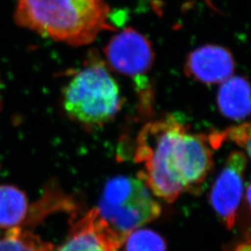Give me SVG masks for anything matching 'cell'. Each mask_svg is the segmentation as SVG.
Segmentation results:
<instances>
[{"mask_svg":"<svg viewBox=\"0 0 251 251\" xmlns=\"http://www.w3.org/2000/svg\"><path fill=\"white\" fill-rule=\"evenodd\" d=\"M0 106H1V101H0Z\"/></svg>","mask_w":251,"mask_h":251,"instance_id":"obj_17","label":"cell"},{"mask_svg":"<svg viewBox=\"0 0 251 251\" xmlns=\"http://www.w3.org/2000/svg\"><path fill=\"white\" fill-rule=\"evenodd\" d=\"M29 210L25 192L13 185H0V229L23 228Z\"/></svg>","mask_w":251,"mask_h":251,"instance_id":"obj_11","label":"cell"},{"mask_svg":"<svg viewBox=\"0 0 251 251\" xmlns=\"http://www.w3.org/2000/svg\"><path fill=\"white\" fill-rule=\"evenodd\" d=\"M217 102L225 117L240 121L251 116V85L242 76H231L223 82Z\"/></svg>","mask_w":251,"mask_h":251,"instance_id":"obj_10","label":"cell"},{"mask_svg":"<svg viewBox=\"0 0 251 251\" xmlns=\"http://www.w3.org/2000/svg\"><path fill=\"white\" fill-rule=\"evenodd\" d=\"M208 140L216 149L225 142H233L243 148L251 158V121L234 126L224 131H216L208 135Z\"/></svg>","mask_w":251,"mask_h":251,"instance_id":"obj_14","label":"cell"},{"mask_svg":"<svg viewBox=\"0 0 251 251\" xmlns=\"http://www.w3.org/2000/svg\"><path fill=\"white\" fill-rule=\"evenodd\" d=\"M104 0H18L14 18L19 26L71 46L92 43L107 29Z\"/></svg>","mask_w":251,"mask_h":251,"instance_id":"obj_1","label":"cell"},{"mask_svg":"<svg viewBox=\"0 0 251 251\" xmlns=\"http://www.w3.org/2000/svg\"><path fill=\"white\" fill-rule=\"evenodd\" d=\"M186 126L174 116L149 122L137 138L135 160L142 166L139 179L166 202H174L186 192L175 166V145Z\"/></svg>","mask_w":251,"mask_h":251,"instance_id":"obj_2","label":"cell"},{"mask_svg":"<svg viewBox=\"0 0 251 251\" xmlns=\"http://www.w3.org/2000/svg\"><path fill=\"white\" fill-rule=\"evenodd\" d=\"M246 203H247V207H248L250 216H251V181L246 191Z\"/></svg>","mask_w":251,"mask_h":251,"instance_id":"obj_16","label":"cell"},{"mask_svg":"<svg viewBox=\"0 0 251 251\" xmlns=\"http://www.w3.org/2000/svg\"><path fill=\"white\" fill-rule=\"evenodd\" d=\"M105 54L110 65L126 75L137 79L141 107L145 115L152 111V93L147 84L142 82L145 73L148 72L153 61L152 46L142 34L131 28L114 36L108 43Z\"/></svg>","mask_w":251,"mask_h":251,"instance_id":"obj_5","label":"cell"},{"mask_svg":"<svg viewBox=\"0 0 251 251\" xmlns=\"http://www.w3.org/2000/svg\"><path fill=\"white\" fill-rule=\"evenodd\" d=\"M125 251H167V243L159 233L150 229H137L126 237Z\"/></svg>","mask_w":251,"mask_h":251,"instance_id":"obj_13","label":"cell"},{"mask_svg":"<svg viewBox=\"0 0 251 251\" xmlns=\"http://www.w3.org/2000/svg\"><path fill=\"white\" fill-rule=\"evenodd\" d=\"M233 251H251V239H248L237 245Z\"/></svg>","mask_w":251,"mask_h":251,"instance_id":"obj_15","label":"cell"},{"mask_svg":"<svg viewBox=\"0 0 251 251\" xmlns=\"http://www.w3.org/2000/svg\"><path fill=\"white\" fill-rule=\"evenodd\" d=\"M100 221L122 247L126 237L161 214L160 204L139 178L109 179L95 208Z\"/></svg>","mask_w":251,"mask_h":251,"instance_id":"obj_4","label":"cell"},{"mask_svg":"<svg viewBox=\"0 0 251 251\" xmlns=\"http://www.w3.org/2000/svg\"><path fill=\"white\" fill-rule=\"evenodd\" d=\"M247 157L239 151L231 152L211 189L209 200L216 214L228 230L236 224L244 195Z\"/></svg>","mask_w":251,"mask_h":251,"instance_id":"obj_6","label":"cell"},{"mask_svg":"<svg viewBox=\"0 0 251 251\" xmlns=\"http://www.w3.org/2000/svg\"><path fill=\"white\" fill-rule=\"evenodd\" d=\"M0 251H53V249L30 231L16 228L0 237Z\"/></svg>","mask_w":251,"mask_h":251,"instance_id":"obj_12","label":"cell"},{"mask_svg":"<svg viewBox=\"0 0 251 251\" xmlns=\"http://www.w3.org/2000/svg\"><path fill=\"white\" fill-rule=\"evenodd\" d=\"M213 147L205 134L185 127L175 145V166L186 192L198 191L213 167Z\"/></svg>","mask_w":251,"mask_h":251,"instance_id":"obj_7","label":"cell"},{"mask_svg":"<svg viewBox=\"0 0 251 251\" xmlns=\"http://www.w3.org/2000/svg\"><path fill=\"white\" fill-rule=\"evenodd\" d=\"M185 69L196 80L207 85L218 84L232 76L234 60L232 53L222 46H202L190 53Z\"/></svg>","mask_w":251,"mask_h":251,"instance_id":"obj_8","label":"cell"},{"mask_svg":"<svg viewBox=\"0 0 251 251\" xmlns=\"http://www.w3.org/2000/svg\"><path fill=\"white\" fill-rule=\"evenodd\" d=\"M120 248L93 208L73 227L57 251H118Z\"/></svg>","mask_w":251,"mask_h":251,"instance_id":"obj_9","label":"cell"},{"mask_svg":"<svg viewBox=\"0 0 251 251\" xmlns=\"http://www.w3.org/2000/svg\"><path fill=\"white\" fill-rule=\"evenodd\" d=\"M63 100L66 114L88 126L107 123L122 106L116 78L106 64L96 59L73 75L63 89Z\"/></svg>","mask_w":251,"mask_h":251,"instance_id":"obj_3","label":"cell"}]
</instances>
